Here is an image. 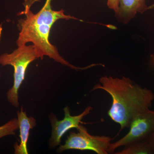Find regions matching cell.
<instances>
[{
	"label": "cell",
	"instance_id": "obj_1",
	"mask_svg": "<svg viewBox=\"0 0 154 154\" xmlns=\"http://www.w3.org/2000/svg\"><path fill=\"white\" fill-rule=\"evenodd\" d=\"M99 84L91 91L102 90L108 93L112 99L108 115L120 126L122 130L129 128L133 119L150 109L154 100V94L149 89L139 85L129 78L102 77Z\"/></svg>",
	"mask_w": 154,
	"mask_h": 154
},
{
	"label": "cell",
	"instance_id": "obj_2",
	"mask_svg": "<svg viewBox=\"0 0 154 154\" xmlns=\"http://www.w3.org/2000/svg\"><path fill=\"white\" fill-rule=\"evenodd\" d=\"M51 1L46 0L43 8L36 14L30 11V6L26 5L24 12L26 17L25 19L19 20L20 32L17 41V45L22 46L31 42L36 47L39 57L41 59L46 56L75 70H84L90 68L89 66L78 67L70 63L60 55L57 48L50 42L51 30L57 21L61 19L82 21L70 15H66L63 10L54 11L51 8Z\"/></svg>",
	"mask_w": 154,
	"mask_h": 154
},
{
	"label": "cell",
	"instance_id": "obj_3",
	"mask_svg": "<svg viewBox=\"0 0 154 154\" xmlns=\"http://www.w3.org/2000/svg\"><path fill=\"white\" fill-rule=\"evenodd\" d=\"M38 58L37 50L33 45L18 46L11 53H5L0 56V64L2 66L11 65L14 68V85L7 96L9 102L15 107L19 106L18 92L25 80L26 70L31 62Z\"/></svg>",
	"mask_w": 154,
	"mask_h": 154
},
{
	"label": "cell",
	"instance_id": "obj_4",
	"mask_svg": "<svg viewBox=\"0 0 154 154\" xmlns=\"http://www.w3.org/2000/svg\"><path fill=\"white\" fill-rule=\"evenodd\" d=\"M78 132H70L64 144L58 149V152L66 150L92 151L98 154L109 153L108 149L113 138L106 136H95L90 134L85 126L80 125Z\"/></svg>",
	"mask_w": 154,
	"mask_h": 154
},
{
	"label": "cell",
	"instance_id": "obj_5",
	"mask_svg": "<svg viewBox=\"0 0 154 154\" xmlns=\"http://www.w3.org/2000/svg\"><path fill=\"white\" fill-rule=\"evenodd\" d=\"M129 128V131L123 137L110 143L109 153L120 147L146 139L154 131V111L149 109L138 114L131 120Z\"/></svg>",
	"mask_w": 154,
	"mask_h": 154
},
{
	"label": "cell",
	"instance_id": "obj_6",
	"mask_svg": "<svg viewBox=\"0 0 154 154\" xmlns=\"http://www.w3.org/2000/svg\"><path fill=\"white\" fill-rule=\"evenodd\" d=\"M93 110V107L88 106L81 114L77 116H72L68 106L64 107V117L63 119H57L54 114L50 116L52 127L51 137L49 140V145L51 147H55L60 144L61 139L65 134L72 128H79L80 124L85 123L82 122L83 119L90 114Z\"/></svg>",
	"mask_w": 154,
	"mask_h": 154
},
{
	"label": "cell",
	"instance_id": "obj_7",
	"mask_svg": "<svg viewBox=\"0 0 154 154\" xmlns=\"http://www.w3.org/2000/svg\"><path fill=\"white\" fill-rule=\"evenodd\" d=\"M146 0H120L118 13L116 17L119 22L127 24L137 13L143 14L147 10L154 8V4L147 6Z\"/></svg>",
	"mask_w": 154,
	"mask_h": 154
},
{
	"label": "cell",
	"instance_id": "obj_8",
	"mask_svg": "<svg viewBox=\"0 0 154 154\" xmlns=\"http://www.w3.org/2000/svg\"><path fill=\"white\" fill-rule=\"evenodd\" d=\"M17 118L19 121L20 130V143H16L14 146V153L16 154H28L27 147L29 132L36 125V120L33 117H28L23 107L17 112Z\"/></svg>",
	"mask_w": 154,
	"mask_h": 154
},
{
	"label": "cell",
	"instance_id": "obj_9",
	"mask_svg": "<svg viewBox=\"0 0 154 154\" xmlns=\"http://www.w3.org/2000/svg\"><path fill=\"white\" fill-rule=\"evenodd\" d=\"M116 154H153V149L146 139L139 141L125 146L120 151L114 153Z\"/></svg>",
	"mask_w": 154,
	"mask_h": 154
},
{
	"label": "cell",
	"instance_id": "obj_10",
	"mask_svg": "<svg viewBox=\"0 0 154 154\" xmlns=\"http://www.w3.org/2000/svg\"><path fill=\"white\" fill-rule=\"evenodd\" d=\"M19 129L18 118H15L0 126V139L8 135H15L17 130Z\"/></svg>",
	"mask_w": 154,
	"mask_h": 154
},
{
	"label": "cell",
	"instance_id": "obj_11",
	"mask_svg": "<svg viewBox=\"0 0 154 154\" xmlns=\"http://www.w3.org/2000/svg\"><path fill=\"white\" fill-rule=\"evenodd\" d=\"M120 0H107V5L108 8L114 11L116 14H117L119 8Z\"/></svg>",
	"mask_w": 154,
	"mask_h": 154
},
{
	"label": "cell",
	"instance_id": "obj_12",
	"mask_svg": "<svg viewBox=\"0 0 154 154\" xmlns=\"http://www.w3.org/2000/svg\"><path fill=\"white\" fill-rule=\"evenodd\" d=\"M146 140L149 142V143L150 144L151 146H152L154 150V131L149 136Z\"/></svg>",
	"mask_w": 154,
	"mask_h": 154
},
{
	"label": "cell",
	"instance_id": "obj_13",
	"mask_svg": "<svg viewBox=\"0 0 154 154\" xmlns=\"http://www.w3.org/2000/svg\"><path fill=\"white\" fill-rule=\"evenodd\" d=\"M2 25H0V40H1V36H2ZM1 77V75H0Z\"/></svg>",
	"mask_w": 154,
	"mask_h": 154
},
{
	"label": "cell",
	"instance_id": "obj_14",
	"mask_svg": "<svg viewBox=\"0 0 154 154\" xmlns=\"http://www.w3.org/2000/svg\"><path fill=\"white\" fill-rule=\"evenodd\" d=\"M151 57L152 58V60L154 61V55H152Z\"/></svg>",
	"mask_w": 154,
	"mask_h": 154
}]
</instances>
